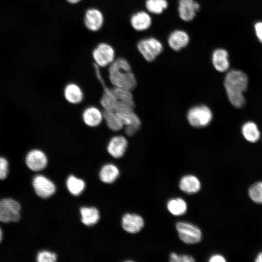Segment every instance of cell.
<instances>
[{"instance_id": "obj_1", "label": "cell", "mask_w": 262, "mask_h": 262, "mask_svg": "<svg viewBox=\"0 0 262 262\" xmlns=\"http://www.w3.org/2000/svg\"><path fill=\"white\" fill-rule=\"evenodd\" d=\"M246 74L239 70L232 69L226 75L224 85L230 103L235 107L240 109L246 103L244 93L248 85Z\"/></svg>"}, {"instance_id": "obj_2", "label": "cell", "mask_w": 262, "mask_h": 262, "mask_svg": "<svg viewBox=\"0 0 262 262\" xmlns=\"http://www.w3.org/2000/svg\"><path fill=\"white\" fill-rule=\"evenodd\" d=\"M109 79L114 87L132 91L137 85L134 74L131 71L129 62L125 58L118 57L108 66Z\"/></svg>"}, {"instance_id": "obj_3", "label": "cell", "mask_w": 262, "mask_h": 262, "mask_svg": "<svg viewBox=\"0 0 262 262\" xmlns=\"http://www.w3.org/2000/svg\"><path fill=\"white\" fill-rule=\"evenodd\" d=\"M187 119L190 125L193 127H204L211 123L213 119V113L208 106L197 105L188 111Z\"/></svg>"}, {"instance_id": "obj_4", "label": "cell", "mask_w": 262, "mask_h": 262, "mask_svg": "<svg viewBox=\"0 0 262 262\" xmlns=\"http://www.w3.org/2000/svg\"><path fill=\"white\" fill-rule=\"evenodd\" d=\"M139 52L147 62L153 61L163 50L162 43L154 37L143 38L137 44Z\"/></svg>"}, {"instance_id": "obj_5", "label": "cell", "mask_w": 262, "mask_h": 262, "mask_svg": "<svg viewBox=\"0 0 262 262\" xmlns=\"http://www.w3.org/2000/svg\"><path fill=\"white\" fill-rule=\"evenodd\" d=\"M92 57L94 64L100 68L108 67L116 58L114 48L105 42L98 44L94 48L92 51Z\"/></svg>"}, {"instance_id": "obj_6", "label": "cell", "mask_w": 262, "mask_h": 262, "mask_svg": "<svg viewBox=\"0 0 262 262\" xmlns=\"http://www.w3.org/2000/svg\"><path fill=\"white\" fill-rule=\"evenodd\" d=\"M180 239L188 244L197 243L201 240L202 234L196 226L185 222H178L176 225Z\"/></svg>"}, {"instance_id": "obj_7", "label": "cell", "mask_w": 262, "mask_h": 262, "mask_svg": "<svg viewBox=\"0 0 262 262\" xmlns=\"http://www.w3.org/2000/svg\"><path fill=\"white\" fill-rule=\"evenodd\" d=\"M20 206L16 201L11 198L0 200V221L8 223L16 222L20 219Z\"/></svg>"}, {"instance_id": "obj_8", "label": "cell", "mask_w": 262, "mask_h": 262, "mask_svg": "<svg viewBox=\"0 0 262 262\" xmlns=\"http://www.w3.org/2000/svg\"><path fill=\"white\" fill-rule=\"evenodd\" d=\"M117 114L122 122L125 133L127 136H132L138 131L141 122L133 111Z\"/></svg>"}, {"instance_id": "obj_9", "label": "cell", "mask_w": 262, "mask_h": 262, "mask_svg": "<svg viewBox=\"0 0 262 262\" xmlns=\"http://www.w3.org/2000/svg\"><path fill=\"white\" fill-rule=\"evenodd\" d=\"M104 18L102 13L96 8L87 9L84 14L83 22L85 27L92 32H97L102 27Z\"/></svg>"}, {"instance_id": "obj_10", "label": "cell", "mask_w": 262, "mask_h": 262, "mask_svg": "<svg viewBox=\"0 0 262 262\" xmlns=\"http://www.w3.org/2000/svg\"><path fill=\"white\" fill-rule=\"evenodd\" d=\"M33 185L36 194L40 197L47 198L55 192V186L49 180L42 175H37L33 180Z\"/></svg>"}, {"instance_id": "obj_11", "label": "cell", "mask_w": 262, "mask_h": 262, "mask_svg": "<svg viewBox=\"0 0 262 262\" xmlns=\"http://www.w3.org/2000/svg\"><path fill=\"white\" fill-rule=\"evenodd\" d=\"M128 146V141L123 135L113 136L108 141L107 150L113 157L118 159L124 155Z\"/></svg>"}, {"instance_id": "obj_12", "label": "cell", "mask_w": 262, "mask_h": 262, "mask_svg": "<svg viewBox=\"0 0 262 262\" xmlns=\"http://www.w3.org/2000/svg\"><path fill=\"white\" fill-rule=\"evenodd\" d=\"M25 161L28 167L34 171L44 169L48 163L46 155L39 149H33L30 151L26 157Z\"/></svg>"}, {"instance_id": "obj_13", "label": "cell", "mask_w": 262, "mask_h": 262, "mask_svg": "<svg viewBox=\"0 0 262 262\" xmlns=\"http://www.w3.org/2000/svg\"><path fill=\"white\" fill-rule=\"evenodd\" d=\"M82 119L87 126L91 128L97 127L104 120L103 112L96 106H89L83 110Z\"/></svg>"}, {"instance_id": "obj_14", "label": "cell", "mask_w": 262, "mask_h": 262, "mask_svg": "<svg viewBox=\"0 0 262 262\" xmlns=\"http://www.w3.org/2000/svg\"><path fill=\"white\" fill-rule=\"evenodd\" d=\"M200 9V5L194 0H179L178 11L180 18L190 21L195 17Z\"/></svg>"}, {"instance_id": "obj_15", "label": "cell", "mask_w": 262, "mask_h": 262, "mask_svg": "<svg viewBox=\"0 0 262 262\" xmlns=\"http://www.w3.org/2000/svg\"><path fill=\"white\" fill-rule=\"evenodd\" d=\"M189 40V35L186 32L177 30L170 33L167 42L170 48L175 51H179L187 46Z\"/></svg>"}, {"instance_id": "obj_16", "label": "cell", "mask_w": 262, "mask_h": 262, "mask_svg": "<svg viewBox=\"0 0 262 262\" xmlns=\"http://www.w3.org/2000/svg\"><path fill=\"white\" fill-rule=\"evenodd\" d=\"M64 96L68 103L74 105L81 103L84 98L82 89L74 82L69 83L66 85L64 89Z\"/></svg>"}, {"instance_id": "obj_17", "label": "cell", "mask_w": 262, "mask_h": 262, "mask_svg": "<svg viewBox=\"0 0 262 262\" xmlns=\"http://www.w3.org/2000/svg\"><path fill=\"white\" fill-rule=\"evenodd\" d=\"M152 19L148 13L145 11H138L131 17L130 23L136 31L142 32L147 30L151 26Z\"/></svg>"}, {"instance_id": "obj_18", "label": "cell", "mask_w": 262, "mask_h": 262, "mask_svg": "<svg viewBox=\"0 0 262 262\" xmlns=\"http://www.w3.org/2000/svg\"><path fill=\"white\" fill-rule=\"evenodd\" d=\"M212 61L214 68L218 72H226L229 67V54L225 49H215L212 54Z\"/></svg>"}, {"instance_id": "obj_19", "label": "cell", "mask_w": 262, "mask_h": 262, "mask_svg": "<svg viewBox=\"0 0 262 262\" xmlns=\"http://www.w3.org/2000/svg\"><path fill=\"white\" fill-rule=\"evenodd\" d=\"M143 219L139 215L127 213L122 218V227L125 230L131 233L139 232L144 227Z\"/></svg>"}, {"instance_id": "obj_20", "label": "cell", "mask_w": 262, "mask_h": 262, "mask_svg": "<svg viewBox=\"0 0 262 262\" xmlns=\"http://www.w3.org/2000/svg\"><path fill=\"white\" fill-rule=\"evenodd\" d=\"M241 132L244 138L251 143H256L261 137V133L257 125L251 121L244 123L241 128Z\"/></svg>"}, {"instance_id": "obj_21", "label": "cell", "mask_w": 262, "mask_h": 262, "mask_svg": "<svg viewBox=\"0 0 262 262\" xmlns=\"http://www.w3.org/2000/svg\"><path fill=\"white\" fill-rule=\"evenodd\" d=\"M179 187L186 193L194 194L200 189L201 184L199 180L193 175H186L180 179Z\"/></svg>"}, {"instance_id": "obj_22", "label": "cell", "mask_w": 262, "mask_h": 262, "mask_svg": "<svg viewBox=\"0 0 262 262\" xmlns=\"http://www.w3.org/2000/svg\"><path fill=\"white\" fill-rule=\"evenodd\" d=\"M103 119L107 127L117 132L123 129V125L117 114L113 111H103Z\"/></svg>"}, {"instance_id": "obj_23", "label": "cell", "mask_w": 262, "mask_h": 262, "mask_svg": "<svg viewBox=\"0 0 262 262\" xmlns=\"http://www.w3.org/2000/svg\"><path fill=\"white\" fill-rule=\"evenodd\" d=\"M119 170L113 164H109L104 165L101 169L99 178L101 181L105 183H112L118 177Z\"/></svg>"}, {"instance_id": "obj_24", "label": "cell", "mask_w": 262, "mask_h": 262, "mask_svg": "<svg viewBox=\"0 0 262 262\" xmlns=\"http://www.w3.org/2000/svg\"><path fill=\"white\" fill-rule=\"evenodd\" d=\"M80 213L82 221L85 225H93L99 220V213L96 208L82 207L80 209Z\"/></svg>"}, {"instance_id": "obj_25", "label": "cell", "mask_w": 262, "mask_h": 262, "mask_svg": "<svg viewBox=\"0 0 262 262\" xmlns=\"http://www.w3.org/2000/svg\"><path fill=\"white\" fill-rule=\"evenodd\" d=\"M167 208L173 215L179 216L186 213L187 204L186 202L180 198H173L168 201Z\"/></svg>"}, {"instance_id": "obj_26", "label": "cell", "mask_w": 262, "mask_h": 262, "mask_svg": "<svg viewBox=\"0 0 262 262\" xmlns=\"http://www.w3.org/2000/svg\"><path fill=\"white\" fill-rule=\"evenodd\" d=\"M67 187L73 195L78 196L84 190L85 187L84 182L73 176H70L66 182Z\"/></svg>"}, {"instance_id": "obj_27", "label": "cell", "mask_w": 262, "mask_h": 262, "mask_svg": "<svg viewBox=\"0 0 262 262\" xmlns=\"http://www.w3.org/2000/svg\"><path fill=\"white\" fill-rule=\"evenodd\" d=\"M146 7L147 10L154 14H160L167 8L166 0H147Z\"/></svg>"}, {"instance_id": "obj_28", "label": "cell", "mask_w": 262, "mask_h": 262, "mask_svg": "<svg viewBox=\"0 0 262 262\" xmlns=\"http://www.w3.org/2000/svg\"><path fill=\"white\" fill-rule=\"evenodd\" d=\"M248 196L255 203L262 204V181L254 183L248 188Z\"/></svg>"}, {"instance_id": "obj_29", "label": "cell", "mask_w": 262, "mask_h": 262, "mask_svg": "<svg viewBox=\"0 0 262 262\" xmlns=\"http://www.w3.org/2000/svg\"><path fill=\"white\" fill-rule=\"evenodd\" d=\"M112 92L116 100H126L133 99L131 91L117 87L113 86L111 88Z\"/></svg>"}, {"instance_id": "obj_30", "label": "cell", "mask_w": 262, "mask_h": 262, "mask_svg": "<svg viewBox=\"0 0 262 262\" xmlns=\"http://www.w3.org/2000/svg\"><path fill=\"white\" fill-rule=\"evenodd\" d=\"M56 260V255L48 251H41L37 256V261L38 262H54Z\"/></svg>"}, {"instance_id": "obj_31", "label": "cell", "mask_w": 262, "mask_h": 262, "mask_svg": "<svg viewBox=\"0 0 262 262\" xmlns=\"http://www.w3.org/2000/svg\"><path fill=\"white\" fill-rule=\"evenodd\" d=\"M169 261L171 262H193L195 259L190 255H183L179 256L175 252L170 254Z\"/></svg>"}, {"instance_id": "obj_32", "label": "cell", "mask_w": 262, "mask_h": 262, "mask_svg": "<svg viewBox=\"0 0 262 262\" xmlns=\"http://www.w3.org/2000/svg\"><path fill=\"white\" fill-rule=\"evenodd\" d=\"M8 173V163L6 159L0 157V180L5 179Z\"/></svg>"}, {"instance_id": "obj_33", "label": "cell", "mask_w": 262, "mask_h": 262, "mask_svg": "<svg viewBox=\"0 0 262 262\" xmlns=\"http://www.w3.org/2000/svg\"><path fill=\"white\" fill-rule=\"evenodd\" d=\"M255 30L258 38L262 43V22H258L256 23Z\"/></svg>"}, {"instance_id": "obj_34", "label": "cell", "mask_w": 262, "mask_h": 262, "mask_svg": "<svg viewBox=\"0 0 262 262\" xmlns=\"http://www.w3.org/2000/svg\"><path fill=\"white\" fill-rule=\"evenodd\" d=\"M209 261L210 262H225L226 259L225 258L220 254H215L212 255L209 259Z\"/></svg>"}, {"instance_id": "obj_35", "label": "cell", "mask_w": 262, "mask_h": 262, "mask_svg": "<svg viewBox=\"0 0 262 262\" xmlns=\"http://www.w3.org/2000/svg\"><path fill=\"white\" fill-rule=\"evenodd\" d=\"M256 262H262V251L260 252L256 256L255 259Z\"/></svg>"}, {"instance_id": "obj_36", "label": "cell", "mask_w": 262, "mask_h": 262, "mask_svg": "<svg viewBox=\"0 0 262 262\" xmlns=\"http://www.w3.org/2000/svg\"><path fill=\"white\" fill-rule=\"evenodd\" d=\"M82 0H66V1L70 4H75L79 3Z\"/></svg>"}, {"instance_id": "obj_37", "label": "cell", "mask_w": 262, "mask_h": 262, "mask_svg": "<svg viewBox=\"0 0 262 262\" xmlns=\"http://www.w3.org/2000/svg\"><path fill=\"white\" fill-rule=\"evenodd\" d=\"M2 239V233L1 230L0 228V242L1 241Z\"/></svg>"}]
</instances>
